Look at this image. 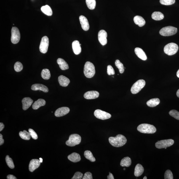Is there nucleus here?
Instances as JSON below:
<instances>
[{"instance_id": "obj_16", "label": "nucleus", "mask_w": 179, "mask_h": 179, "mask_svg": "<svg viewBox=\"0 0 179 179\" xmlns=\"http://www.w3.org/2000/svg\"><path fill=\"white\" fill-rule=\"evenodd\" d=\"M41 162L40 160L38 159H32L31 160L29 165V170L31 172L37 168L40 165Z\"/></svg>"}, {"instance_id": "obj_7", "label": "nucleus", "mask_w": 179, "mask_h": 179, "mask_svg": "<svg viewBox=\"0 0 179 179\" xmlns=\"http://www.w3.org/2000/svg\"><path fill=\"white\" fill-rule=\"evenodd\" d=\"M146 84L145 80H139L133 84L131 89V93L135 94L139 92L144 87Z\"/></svg>"}, {"instance_id": "obj_51", "label": "nucleus", "mask_w": 179, "mask_h": 179, "mask_svg": "<svg viewBox=\"0 0 179 179\" xmlns=\"http://www.w3.org/2000/svg\"><path fill=\"white\" fill-rule=\"evenodd\" d=\"M39 159H40V162H41V163H42V162H43V159H42V158H40Z\"/></svg>"}, {"instance_id": "obj_47", "label": "nucleus", "mask_w": 179, "mask_h": 179, "mask_svg": "<svg viewBox=\"0 0 179 179\" xmlns=\"http://www.w3.org/2000/svg\"><path fill=\"white\" fill-rule=\"evenodd\" d=\"M108 179H114V176L110 172H109V175L107 176Z\"/></svg>"}, {"instance_id": "obj_45", "label": "nucleus", "mask_w": 179, "mask_h": 179, "mask_svg": "<svg viewBox=\"0 0 179 179\" xmlns=\"http://www.w3.org/2000/svg\"><path fill=\"white\" fill-rule=\"evenodd\" d=\"M4 143V140L3 139V136L0 134V145H3Z\"/></svg>"}, {"instance_id": "obj_2", "label": "nucleus", "mask_w": 179, "mask_h": 179, "mask_svg": "<svg viewBox=\"0 0 179 179\" xmlns=\"http://www.w3.org/2000/svg\"><path fill=\"white\" fill-rule=\"evenodd\" d=\"M84 73L87 78L93 77L95 74V67L93 64L89 61L86 62L84 65Z\"/></svg>"}, {"instance_id": "obj_14", "label": "nucleus", "mask_w": 179, "mask_h": 179, "mask_svg": "<svg viewBox=\"0 0 179 179\" xmlns=\"http://www.w3.org/2000/svg\"><path fill=\"white\" fill-rule=\"evenodd\" d=\"M99 96V93L95 90H92L86 92L84 94V97L86 99L90 100L95 99Z\"/></svg>"}, {"instance_id": "obj_33", "label": "nucleus", "mask_w": 179, "mask_h": 179, "mask_svg": "<svg viewBox=\"0 0 179 179\" xmlns=\"http://www.w3.org/2000/svg\"><path fill=\"white\" fill-rule=\"evenodd\" d=\"M19 134L20 137L22 139L27 140L30 139L31 136L29 132H28L25 130H24L23 131H20Z\"/></svg>"}, {"instance_id": "obj_10", "label": "nucleus", "mask_w": 179, "mask_h": 179, "mask_svg": "<svg viewBox=\"0 0 179 179\" xmlns=\"http://www.w3.org/2000/svg\"><path fill=\"white\" fill-rule=\"evenodd\" d=\"M49 38L46 36L43 37L41 40L40 45L39 49L40 52L43 53H46L48 51L49 46Z\"/></svg>"}, {"instance_id": "obj_4", "label": "nucleus", "mask_w": 179, "mask_h": 179, "mask_svg": "<svg viewBox=\"0 0 179 179\" xmlns=\"http://www.w3.org/2000/svg\"><path fill=\"white\" fill-rule=\"evenodd\" d=\"M178 50V45L175 43H172L166 45L164 48V53L168 55L175 54Z\"/></svg>"}, {"instance_id": "obj_15", "label": "nucleus", "mask_w": 179, "mask_h": 179, "mask_svg": "<svg viewBox=\"0 0 179 179\" xmlns=\"http://www.w3.org/2000/svg\"><path fill=\"white\" fill-rule=\"evenodd\" d=\"M79 20L82 29L85 31L89 30L90 26L87 18L83 15H81L79 17Z\"/></svg>"}, {"instance_id": "obj_29", "label": "nucleus", "mask_w": 179, "mask_h": 179, "mask_svg": "<svg viewBox=\"0 0 179 179\" xmlns=\"http://www.w3.org/2000/svg\"><path fill=\"white\" fill-rule=\"evenodd\" d=\"M41 10L43 13L47 15L51 16L52 15V10L50 6L48 5L43 6L41 8Z\"/></svg>"}, {"instance_id": "obj_49", "label": "nucleus", "mask_w": 179, "mask_h": 179, "mask_svg": "<svg viewBox=\"0 0 179 179\" xmlns=\"http://www.w3.org/2000/svg\"><path fill=\"white\" fill-rule=\"evenodd\" d=\"M176 95L179 98V89L176 92Z\"/></svg>"}, {"instance_id": "obj_27", "label": "nucleus", "mask_w": 179, "mask_h": 179, "mask_svg": "<svg viewBox=\"0 0 179 179\" xmlns=\"http://www.w3.org/2000/svg\"><path fill=\"white\" fill-rule=\"evenodd\" d=\"M160 100L157 98H152L149 100L147 102V105L150 107H154L160 104Z\"/></svg>"}, {"instance_id": "obj_31", "label": "nucleus", "mask_w": 179, "mask_h": 179, "mask_svg": "<svg viewBox=\"0 0 179 179\" xmlns=\"http://www.w3.org/2000/svg\"><path fill=\"white\" fill-rule=\"evenodd\" d=\"M41 75L43 79L45 80H48L51 77L50 71L47 69H43L41 73Z\"/></svg>"}, {"instance_id": "obj_28", "label": "nucleus", "mask_w": 179, "mask_h": 179, "mask_svg": "<svg viewBox=\"0 0 179 179\" xmlns=\"http://www.w3.org/2000/svg\"><path fill=\"white\" fill-rule=\"evenodd\" d=\"M152 17L154 20L159 21L163 19L164 16L161 12L156 11L152 13Z\"/></svg>"}, {"instance_id": "obj_23", "label": "nucleus", "mask_w": 179, "mask_h": 179, "mask_svg": "<svg viewBox=\"0 0 179 179\" xmlns=\"http://www.w3.org/2000/svg\"><path fill=\"white\" fill-rule=\"evenodd\" d=\"M46 104V101L42 98H40L34 102L33 104L32 108L34 110H37L41 106H44Z\"/></svg>"}, {"instance_id": "obj_40", "label": "nucleus", "mask_w": 179, "mask_h": 179, "mask_svg": "<svg viewBox=\"0 0 179 179\" xmlns=\"http://www.w3.org/2000/svg\"><path fill=\"white\" fill-rule=\"evenodd\" d=\"M164 179H173V176L172 172L170 170H166L164 174Z\"/></svg>"}, {"instance_id": "obj_5", "label": "nucleus", "mask_w": 179, "mask_h": 179, "mask_svg": "<svg viewBox=\"0 0 179 179\" xmlns=\"http://www.w3.org/2000/svg\"><path fill=\"white\" fill-rule=\"evenodd\" d=\"M81 140V137L79 135L74 134L70 136L69 139L66 142V144L69 146H75L79 144Z\"/></svg>"}, {"instance_id": "obj_48", "label": "nucleus", "mask_w": 179, "mask_h": 179, "mask_svg": "<svg viewBox=\"0 0 179 179\" xmlns=\"http://www.w3.org/2000/svg\"><path fill=\"white\" fill-rule=\"evenodd\" d=\"M5 127V125L3 123H0V131H1Z\"/></svg>"}, {"instance_id": "obj_3", "label": "nucleus", "mask_w": 179, "mask_h": 179, "mask_svg": "<svg viewBox=\"0 0 179 179\" xmlns=\"http://www.w3.org/2000/svg\"><path fill=\"white\" fill-rule=\"evenodd\" d=\"M138 131L143 133L153 134L156 132L157 129L154 125L148 124H142L138 126Z\"/></svg>"}, {"instance_id": "obj_11", "label": "nucleus", "mask_w": 179, "mask_h": 179, "mask_svg": "<svg viewBox=\"0 0 179 179\" xmlns=\"http://www.w3.org/2000/svg\"><path fill=\"white\" fill-rule=\"evenodd\" d=\"M94 115L96 118L103 120L109 119L111 117V115L109 113L99 109L94 111Z\"/></svg>"}, {"instance_id": "obj_35", "label": "nucleus", "mask_w": 179, "mask_h": 179, "mask_svg": "<svg viewBox=\"0 0 179 179\" xmlns=\"http://www.w3.org/2000/svg\"><path fill=\"white\" fill-rule=\"evenodd\" d=\"M115 65L116 67L119 69V73L122 74L124 73V69L123 64L120 62L119 60H116L115 61Z\"/></svg>"}, {"instance_id": "obj_18", "label": "nucleus", "mask_w": 179, "mask_h": 179, "mask_svg": "<svg viewBox=\"0 0 179 179\" xmlns=\"http://www.w3.org/2000/svg\"><path fill=\"white\" fill-rule=\"evenodd\" d=\"M31 89L33 90H41L45 92L49 91L48 87L42 84H34L31 86Z\"/></svg>"}, {"instance_id": "obj_36", "label": "nucleus", "mask_w": 179, "mask_h": 179, "mask_svg": "<svg viewBox=\"0 0 179 179\" xmlns=\"http://www.w3.org/2000/svg\"><path fill=\"white\" fill-rule=\"evenodd\" d=\"M5 160L6 162H7V165L9 166V167L11 168V169H13L15 167V166H14L13 160H12L11 158H10L9 155H7L6 157Z\"/></svg>"}, {"instance_id": "obj_50", "label": "nucleus", "mask_w": 179, "mask_h": 179, "mask_svg": "<svg viewBox=\"0 0 179 179\" xmlns=\"http://www.w3.org/2000/svg\"><path fill=\"white\" fill-rule=\"evenodd\" d=\"M176 75L177 76V77L179 78V69H178Z\"/></svg>"}, {"instance_id": "obj_41", "label": "nucleus", "mask_w": 179, "mask_h": 179, "mask_svg": "<svg viewBox=\"0 0 179 179\" xmlns=\"http://www.w3.org/2000/svg\"><path fill=\"white\" fill-rule=\"evenodd\" d=\"M28 131L29 132L30 134L31 137H32L33 139L35 140H36L38 139V135L33 130L30 128L29 129Z\"/></svg>"}, {"instance_id": "obj_12", "label": "nucleus", "mask_w": 179, "mask_h": 179, "mask_svg": "<svg viewBox=\"0 0 179 179\" xmlns=\"http://www.w3.org/2000/svg\"><path fill=\"white\" fill-rule=\"evenodd\" d=\"M107 33L105 31L101 30L98 32V41L102 46H104L107 43Z\"/></svg>"}, {"instance_id": "obj_8", "label": "nucleus", "mask_w": 179, "mask_h": 179, "mask_svg": "<svg viewBox=\"0 0 179 179\" xmlns=\"http://www.w3.org/2000/svg\"><path fill=\"white\" fill-rule=\"evenodd\" d=\"M174 141L172 139L162 140L156 143V147L158 149L165 148L171 146L174 144Z\"/></svg>"}, {"instance_id": "obj_13", "label": "nucleus", "mask_w": 179, "mask_h": 179, "mask_svg": "<svg viewBox=\"0 0 179 179\" xmlns=\"http://www.w3.org/2000/svg\"><path fill=\"white\" fill-rule=\"evenodd\" d=\"M70 112V109L67 107H63L59 108L55 111V116L56 117H60L65 116Z\"/></svg>"}, {"instance_id": "obj_38", "label": "nucleus", "mask_w": 179, "mask_h": 179, "mask_svg": "<svg viewBox=\"0 0 179 179\" xmlns=\"http://www.w3.org/2000/svg\"><path fill=\"white\" fill-rule=\"evenodd\" d=\"M160 2L162 5H173L175 3V0H160Z\"/></svg>"}, {"instance_id": "obj_34", "label": "nucleus", "mask_w": 179, "mask_h": 179, "mask_svg": "<svg viewBox=\"0 0 179 179\" xmlns=\"http://www.w3.org/2000/svg\"><path fill=\"white\" fill-rule=\"evenodd\" d=\"M86 5L90 10H93L95 8L96 5V0H86Z\"/></svg>"}, {"instance_id": "obj_52", "label": "nucleus", "mask_w": 179, "mask_h": 179, "mask_svg": "<svg viewBox=\"0 0 179 179\" xmlns=\"http://www.w3.org/2000/svg\"><path fill=\"white\" fill-rule=\"evenodd\" d=\"M143 179H147V177L146 176H145L144 177V178H143Z\"/></svg>"}, {"instance_id": "obj_43", "label": "nucleus", "mask_w": 179, "mask_h": 179, "mask_svg": "<svg viewBox=\"0 0 179 179\" xmlns=\"http://www.w3.org/2000/svg\"><path fill=\"white\" fill-rule=\"evenodd\" d=\"M107 73L109 75H114L115 71L112 66L109 65L107 67Z\"/></svg>"}, {"instance_id": "obj_46", "label": "nucleus", "mask_w": 179, "mask_h": 179, "mask_svg": "<svg viewBox=\"0 0 179 179\" xmlns=\"http://www.w3.org/2000/svg\"><path fill=\"white\" fill-rule=\"evenodd\" d=\"M7 179H16L17 178H16V177L14 176L13 175H9L7 176Z\"/></svg>"}, {"instance_id": "obj_53", "label": "nucleus", "mask_w": 179, "mask_h": 179, "mask_svg": "<svg viewBox=\"0 0 179 179\" xmlns=\"http://www.w3.org/2000/svg\"><path fill=\"white\" fill-rule=\"evenodd\" d=\"M125 169H125V168H124V169H123V170H125Z\"/></svg>"}, {"instance_id": "obj_6", "label": "nucleus", "mask_w": 179, "mask_h": 179, "mask_svg": "<svg viewBox=\"0 0 179 179\" xmlns=\"http://www.w3.org/2000/svg\"><path fill=\"white\" fill-rule=\"evenodd\" d=\"M177 31V28L172 26H168L162 28L159 33L162 36H169L176 34Z\"/></svg>"}, {"instance_id": "obj_20", "label": "nucleus", "mask_w": 179, "mask_h": 179, "mask_svg": "<svg viewBox=\"0 0 179 179\" xmlns=\"http://www.w3.org/2000/svg\"><path fill=\"white\" fill-rule=\"evenodd\" d=\"M58 81L60 85L64 87H67L70 82L68 78L63 75H61L59 77Z\"/></svg>"}, {"instance_id": "obj_30", "label": "nucleus", "mask_w": 179, "mask_h": 179, "mask_svg": "<svg viewBox=\"0 0 179 179\" xmlns=\"http://www.w3.org/2000/svg\"><path fill=\"white\" fill-rule=\"evenodd\" d=\"M131 164V160L130 158L127 157H125L121 160L120 166H122L129 167Z\"/></svg>"}, {"instance_id": "obj_22", "label": "nucleus", "mask_w": 179, "mask_h": 179, "mask_svg": "<svg viewBox=\"0 0 179 179\" xmlns=\"http://www.w3.org/2000/svg\"><path fill=\"white\" fill-rule=\"evenodd\" d=\"M134 21L136 24L137 25L140 27L145 25L146 22L144 18L141 16L137 15L134 18Z\"/></svg>"}, {"instance_id": "obj_39", "label": "nucleus", "mask_w": 179, "mask_h": 179, "mask_svg": "<svg viewBox=\"0 0 179 179\" xmlns=\"http://www.w3.org/2000/svg\"><path fill=\"white\" fill-rule=\"evenodd\" d=\"M169 114L171 116L179 120V112L178 111L176 110H170L169 112Z\"/></svg>"}, {"instance_id": "obj_19", "label": "nucleus", "mask_w": 179, "mask_h": 179, "mask_svg": "<svg viewBox=\"0 0 179 179\" xmlns=\"http://www.w3.org/2000/svg\"><path fill=\"white\" fill-rule=\"evenodd\" d=\"M72 47L74 53L76 55L80 54L81 52V45L79 41L76 40L72 43Z\"/></svg>"}, {"instance_id": "obj_9", "label": "nucleus", "mask_w": 179, "mask_h": 179, "mask_svg": "<svg viewBox=\"0 0 179 179\" xmlns=\"http://www.w3.org/2000/svg\"><path fill=\"white\" fill-rule=\"evenodd\" d=\"M20 39V34L18 29L16 27H13L11 30V42L13 44H17Z\"/></svg>"}, {"instance_id": "obj_21", "label": "nucleus", "mask_w": 179, "mask_h": 179, "mask_svg": "<svg viewBox=\"0 0 179 179\" xmlns=\"http://www.w3.org/2000/svg\"><path fill=\"white\" fill-rule=\"evenodd\" d=\"M135 52L139 58L143 61H146L147 57L144 51L141 48H136L135 49Z\"/></svg>"}, {"instance_id": "obj_32", "label": "nucleus", "mask_w": 179, "mask_h": 179, "mask_svg": "<svg viewBox=\"0 0 179 179\" xmlns=\"http://www.w3.org/2000/svg\"><path fill=\"white\" fill-rule=\"evenodd\" d=\"M84 155L85 157L90 162H94L96 161L95 158L94 157L92 152L89 150H87L84 152Z\"/></svg>"}, {"instance_id": "obj_44", "label": "nucleus", "mask_w": 179, "mask_h": 179, "mask_svg": "<svg viewBox=\"0 0 179 179\" xmlns=\"http://www.w3.org/2000/svg\"><path fill=\"white\" fill-rule=\"evenodd\" d=\"M83 179H92V175L91 173L89 172H87L85 173L84 175Z\"/></svg>"}, {"instance_id": "obj_24", "label": "nucleus", "mask_w": 179, "mask_h": 179, "mask_svg": "<svg viewBox=\"0 0 179 179\" xmlns=\"http://www.w3.org/2000/svg\"><path fill=\"white\" fill-rule=\"evenodd\" d=\"M57 64L59 65V67L63 71L69 69L68 65L64 60L62 59L59 58L57 61Z\"/></svg>"}, {"instance_id": "obj_37", "label": "nucleus", "mask_w": 179, "mask_h": 179, "mask_svg": "<svg viewBox=\"0 0 179 179\" xmlns=\"http://www.w3.org/2000/svg\"><path fill=\"white\" fill-rule=\"evenodd\" d=\"M14 69L16 71L20 72L23 69V66L19 62H17L14 65Z\"/></svg>"}, {"instance_id": "obj_26", "label": "nucleus", "mask_w": 179, "mask_h": 179, "mask_svg": "<svg viewBox=\"0 0 179 179\" xmlns=\"http://www.w3.org/2000/svg\"><path fill=\"white\" fill-rule=\"evenodd\" d=\"M144 172V168L141 164H137L136 166L134 174L135 176L139 177L143 174Z\"/></svg>"}, {"instance_id": "obj_17", "label": "nucleus", "mask_w": 179, "mask_h": 179, "mask_svg": "<svg viewBox=\"0 0 179 179\" xmlns=\"http://www.w3.org/2000/svg\"><path fill=\"white\" fill-rule=\"evenodd\" d=\"M33 102L31 98L29 97L25 98L22 100L23 109L24 110H27Z\"/></svg>"}, {"instance_id": "obj_42", "label": "nucleus", "mask_w": 179, "mask_h": 179, "mask_svg": "<svg viewBox=\"0 0 179 179\" xmlns=\"http://www.w3.org/2000/svg\"><path fill=\"white\" fill-rule=\"evenodd\" d=\"M83 174L80 172H75L72 179H81L83 178Z\"/></svg>"}, {"instance_id": "obj_25", "label": "nucleus", "mask_w": 179, "mask_h": 179, "mask_svg": "<svg viewBox=\"0 0 179 179\" xmlns=\"http://www.w3.org/2000/svg\"><path fill=\"white\" fill-rule=\"evenodd\" d=\"M68 158L69 160L74 162H79L81 160L79 154L76 153L71 154L68 156Z\"/></svg>"}, {"instance_id": "obj_1", "label": "nucleus", "mask_w": 179, "mask_h": 179, "mask_svg": "<svg viewBox=\"0 0 179 179\" xmlns=\"http://www.w3.org/2000/svg\"><path fill=\"white\" fill-rule=\"evenodd\" d=\"M108 140L110 144L113 146L116 147L122 146L127 142L126 137L121 134L118 135L116 137H110Z\"/></svg>"}]
</instances>
